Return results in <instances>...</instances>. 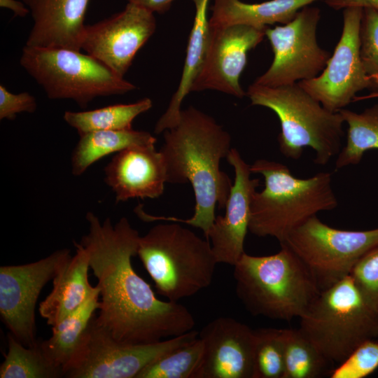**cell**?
<instances>
[{
	"instance_id": "cell-34",
	"label": "cell",
	"mask_w": 378,
	"mask_h": 378,
	"mask_svg": "<svg viewBox=\"0 0 378 378\" xmlns=\"http://www.w3.org/2000/svg\"><path fill=\"white\" fill-rule=\"evenodd\" d=\"M37 104L34 96L27 92L13 94L0 85V120H13L18 113H33Z\"/></svg>"
},
{
	"instance_id": "cell-7",
	"label": "cell",
	"mask_w": 378,
	"mask_h": 378,
	"mask_svg": "<svg viewBox=\"0 0 378 378\" xmlns=\"http://www.w3.org/2000/svg\"><path fill=\"white\" fill-rule=\"evenodd\" d=\"M299 319V330L330 362L378 337V313L350 275L320 292Z\"/></svg>"
},
{
	"instance_id": "cell-4",
	"label": "cell",
	"mask_w": 378,
	"mask_h": 378,
	"mask_svg": "<svg viewBox=\"0 0 378 378\" xmlns=\"http://www.w3.org/2000/svg\"><path fill=\"white\" fill-rule=\"evenodd\" d=\"M275 254L246 252L233 266L236 294L254 316L290 321L300 318L320 293L312 276L286 245Z\"/></svg>"
},
{
	"instance_id": "cell-38",
	"label": "cell",
	"mask_w": 378,
	"mask_h": 378,
	"mask_svg": "<svg viewBox=\"0 0 378 378\" xmlns=\"http://www.w3.org/2000/svg\"><path fill=\"white\" fill-rule=\"evenodd\" d=\"M372 98H378V92H371L370 94L361 97H355L353 102L372 99Z\"/></svg>"
},
{
	"instance_id": "cell-31",
	"label": "cell",
	"mask_w": 378,
	"mask_h": 378,
	"mask_svg": "<svg viewBox=\"0 0 378 378\" xmlns=\"http://www.w3.org/2000/svg\"><path fill=\"white\" fill-rule=\"evenodd\" d=\"M378 369V341L368 340L356 346L336 368L330 378H365Z\"/></svg>"
},
{
	"instance_id": "cell-2",
	"label": "cell",
	"mask_w": 378,
	"mask_h": 378,
	"mask_svg": "<svg viewBox=\"0 0 378 378\" xmlns=\"http://www.w3.org/2000/svg\"><path fill=\"white\" fill-rule=\"evenodd\" d=\"M229 133L210 115L190 106L181 110L178 123L164 132L160 149L167 183H190L195 206L189 218L144 214L145 221L183 223L200 228L206 238L215 218L216 206L225 208L232 183L220 169V160L230 148Z\"/></svg>"
},
{
	"instance_id": "cell-14",
	"label": "cell",
	"mask_w": 378,
	"mask_h": 378,
	"mask_svg": "<svg viewBox=\"0 0 378 378\" xmlns=\"http://www.w3.org/2000/svg\"><path fill=\"white\" fill-rule=\"evenodd\" d=\"M155 28L153 13L128 2L122 11L86 25L81 49L123 78Z\"/></svg>"
},
{
	"instance_id": "cell-8",
	"label": "cell",
	"mask_w": 378,
	"mask_h": 378,
	"mask_svg": "<svg viewBox=\"0 0 378 378\" xmlns=\"http://www.w3.org/2000/svg\"><path fill=\"white\" fill-rule=\"evenodd\" d=\"M20 62L49 99H72L81 108L97 97L122 94L136 88L80 50L25 46Z\"/></svg>"
},
{
	"instance_id": "cell-26",
	"label": "cell",
	"mask_w": 378,
	"mask_h": 378,
	"mask_svg": "<svg viewBox=\"0 0 378 378\" xmlns=\"http://www.w3.org/2000/svg\"><path fill=\"white\" fill-rule=\"evenodd\" d=\"M153 106L149 98L135 103L113 104L85 111H66L64 120L78 133L98 130H130L134 120Z\"/></svg>"
},
{
	"instance_id": "cell-25",
	"label": "cell",
	"mask_w": 378,
	"mask_h": 378,
	"mask_svg": "<svg viewBox=\"0 0 378 378\" xmlns=\"http://www.w3.org/2000/svg\"><path fill=\"white\" fill-rule=\"evenodd\" d=\"M338 112L348 130L346 144L335 162L337 170L358 164L366 151L378 149V104L360 113L345 108Z\"/></svg>"
},
{
	"instance_id": "cell-1",
	"label": "cell",
	"mask_w": 378,
	"mask_h": 378,
	"mask_svg": "<svg viewBox=\"0 0 378 378\" xmlns=\"http://www.w3.org/2000/svg\"><path fill=\"white\" fill-rule=\"evenodd\" d=\"M88 233L80 244L89 257L90 268L99 288L97 323L115 340L129 344L153 343L192 330L195 320L184 305L158 299L150 286L134 271L139 232L128 219L115 225L88 212Z\"/></svg>"
},
{
	"instance_id": "cell-24",
	"label": "cell",
	"mask_w": 378,
	"mask_h": 378,
	"mask_svg": "<svg viewBox=\"0 0 378 378\" xmlns=\"http://www.w3.org/2000/svg\"><path fill=\"white\" fill-rule=\"evenodd\" d=\"M71 164L75 176L83 174L92 164L111 154L136 146L155 145L156 139L146 131L133 129L98 130L79 134Z\"/></svg>"
},
{
	"instance_id": "cell-32",
	"label": "cell",
	"mask_w": 378,
	"mask_h": 378,
	"mask_svg": "<svg viewBox=\"0 0 378 378\" xmlns=\"http://www.w3.org/2000/svg\"><path fill=\"white\" fill-rule=\"evenodd\" d=\"M360 55L370 80L372 92H378V12L363 8L360 30Z\"/></svg>"
},
{
	"instance_id": "cell-23",
	"label": "cell",
	"mask_w": 378,
	"mask_h": 378,
	"mask_svg": "<svg viewBox=\"0 0 378 378\" xmlns=\"http://www.w3.org/2000/svg\"><path fill=\"white\" fill-rule=\"evenodd\" d=\"M99 288L76 311L52 326V335L41 340L42 349L63 377L83 347L90 323L99 307Z\"/></svg>"
},
{
	"instance_id": "cell-9",
	"label": "cell",
	"mask_w": 378,
	"mask_h": 378,
	"mask_svg": "<svg viewBox=\"0 0 378 378\" xmlns=\"http://www.w3.org/2000/svg\"><path fill=\"white\" fill-rule=\"evenodd\" d=\"M281 244L300 258L321 292L350 275L360 259L378 247V227L340 230L316 215L290 232Z\"/></svg>"
},
{
	"instance_id": "cell-18",
	"label": "cell",
	"mask_w": 378,
	"mask_h": 378,
	"mask_svg": "<svg viewBox=\"0 0 378 378\" xmlns=\"http://www.w3.org/2000/svg\"><path fill=\"white\" fill-rule=\"evenodd\" d=\"M104 181L115 194L116 202L157 198L167 183L162 155L155 145L125 148L115 153L105 167Z\"/></svg>"
},
{
	"instance_id": "cell-33",
	"label": "cell",
	"mask_w": 378,
	"mask_h": 378,
	"mask_svg": "<svg viewBox=\"0 0 378 378\" xmlns=\"http://www.w3.org/2000/svg\"><path fill=\"white\" fill-rule=\"evenodd\" d=\"M350 276L369 304L378 313V247L360 259Z\"/></svg>"
},
{
	"instance_id": "cell-22",
	"label": "cell",
	"mask_w": 378,
	"mask_h": 378,
	"mask_svg": "<svg viewBox=\"0 0 378 378\" xmlns=\"http://www.w3.org/2000/svg\"><path fill=\"white\" fill-rule=\"evenodd\" d=\"M195 6V19L186 50L184 66L177 90L164 114L158 120L154 132L160 134L175 126L180 118L181 105L192 87L203 64L209 40L207 17L209 0H192Z\"/></svg>"
},
{
	"instance_id": "cell-3",
	"label": "cell",
	"mask_w": 378,
	"mask_h": 378,
	"mask_svg": "<svg viewBox=\"0 0 378 378\" xmlns=\"http://www.w3.org/2000/svg\"><path fill=\"white\" fill-rule=\"evenodd\" d=\"M250 168L265 180L264 189L256 190L251 202L248 231L255 236L272 237L280 244L311 217L337 206L330 172L299 178L286 165L265 159L255 160Z\"/></svg>"
},
{
	"instance_id": "cell-35",
	"label": "cell",
	"mask_w": 378,
	"mask_h": 378,
	"mask_svg": "<svg viewBox=\"0 0 378 378\" xmlns=\"http://www.w3.org/2000/svg\"><path fill=\"white\" fill-rule=\"evenodd\" d=\"M330 7L339 10L347 7L369 8L378 12V0H325Z\"/></svg>"
},
{
	"instance_id": "cell-36",
	"label": "cell",
	"mask_w": 378,
	"mask_h": 378,
	"mask_svg": "<svg viewBox=\"0 0 378 378\" xmlns=\"http://www.w3.org/2000/svg\"><path fill=\"white\" fill-rule=\"evenodd\" d=\"M174 0H127L152 13L162 14L167 11Z\"/></svg>"
},
{
	"instance_id": "cell-16",
	"label": "cell",
	"mask_w": 378,
	"mask_h": 378,
	"mask_svg": "<svg viewBox=\"0 0 378 378\" xmlns=\"http://www.w3.org/2000/svg\"><path fill=\"white\" fill-rule=\"evenodd\" d=\"M201 360L192 378H253L255 330L231 317H218L204 326Z\"/></svg>"
},
{
	"instance_id": "cell-30",
	"label": "cell",
	"mask_w": 378,
	"mask_h": 378,
	"mask_svg": "<svg viewBox=\"0 0 378 378\" xmlns=\"http://www.w3.org/2000/svg\"><path fill=\"white\" fill-rule=\"evenodd\" d=\"M253 378H283L284 372L283 329L255 330Z\"/></svg>"
},
{
	"instance_id": "cell-19",
	"label": "cell",
	"mask_w": 378,
	"mask_h": 378,
	"mask_svg": "<svg viewBox=\"0 0 378 378\" xmlns=\"http://www.w3.org/2000/svg\"><path fill=\"white\" fill-rule=\"evenodd\" d=\"M89 0H36L26 46L81 50Z\"/></svg>"
},
{
	"instance_id": "cell-15",
	"label": "cell",
	"mask_w": 378,
	"mask_h": 378,
	"mask_svg": "<svg viewBox=\"0 0 378 378\" xmlns=\"http://www.w3.org/2000/svg\"><path fill=\"white\" fill-rule=\"evenodd\" d=\"M266 29L244 24L210 27L206 56L192 91L215 90L238 98L246 95L239 78L247 52L263 40Z\"/></svg>"
},
{
	"instance_id": "cell-39",
	"label": "cell",
	"mask_w": 378,
	"mask_h": 378,
	"mask_svg": "<svg viewBox=\"0 0 378 378\" xmlns=\"http://www.w3.org/2000/svg\"><path fill=\"white\" fill-rule=\"evenodd\" d=\"M36 0H23V1L30 8Z\"/></svg>"
},
{
	"instance_id": "cell-29",
	"label": "cell",
	"mask_w": 378,
	"mask_h": 378,
	"mask_svg": "<svg viewBox=\"0 0 378 378\" xmlns=\"http://www.w3.org/2000/svg\"><path fill=\"white\" fill-rule=\"evenodd\" d=\"M202 352L203 343L198 336L148 365L136 378H192Z\"/></svg>"
},
{
	"instance_id": "cell-27",
	"label": "cell",
	"mask_w": 378,
	"mask_h": 378,
	"mask_svg": "<svg viewBox=\"0 0 378 378\" xmlns=\"http://www.w3.org/2000/svg\"><path fill=\"white\" fill-rule=\"evenodd\" d=\"M8 351L0 366L1 378H59L62 372L46 356L41 340L26 346L10 332L7 336Z\"/></svg>"
},
{
	"instance_id": "cell-37",
	"label": "cell",
	"mask_w": 378,
	"mask_h": 378,
	"mask_svg": "<svg viewBox=\"0 0 378 378\" xmlns=\"http://www.w3.org/2000/svg\"><path fill=\"white\" fill-rule=\"evenodd\" d=\"M0 6L12 10L15 16L24 17L29 13L24 4L17 0H0Z\"/></svg>"
},
{
	"instance_id": "cell-13",
	"label": "cell",
	"mask_w": 378,
	"mask_h": 378,
	"mask_svg": "<svg viewBox=\"0 0 378 378\" xmlns=\"http://www.w3.org/2000/svg\"><path fill=\"white\" fill-rule=\"evenodd\" d=\"M363 12L360 7L344 8L342 33L325 69L319 76L298 82L323 107L332 112L344 108L358 92L372 87L360 55Z\"/></svg>"
},
{
	"instance_id": "cell-21",
	"label": "cell",
	"mask_w": 378,
	"mask_h": 378,
	"mask_svg": "<svg viewBox=\"0 0 378 378\" xmlns=\"http://www.w3.org/2000/svg\"><path fill=\"white\" fill-rule=\"evenodd\" d=\"M316 0H270L247 4L240 0H214L212 15L209 19L211 28L244 24L258 29L267 25L290 22L304 7Z\"/></svg>"
},
{
	"instance_id": "cell-5",
	"label": "cell",
	"mask_w": 378,
	"mask_h": 378,
	"mask_svg": "<svg viewBox=\"0 0 378 378\" xmlns=\"http://www.w3.org/2000/svg\"><path fill=\"white\" fill-rule=\"evenodd\" d=\"M251 105L273 111L279 119L281 132L277 140L286 158L298 160L305 147L315 151L314 162L327 164L342 148L344 120L304 90L298 83L266 87L255 83L246 92Z\"/></svg>"
},
{
	"instance_id": "cell-11",
	"label": "cell",
	"mask_w": 378,
	"mask_h": 378,
	"mask_svg": "<svg viewBox=\"0 0 378 378\" xmlns=\"http://www.w3.org/2000/svg\"><path fill=\"white\" fill-rule=\"evenodd\" d=\"M319 20V8L307 6L288 23L267 27L265 36L272 46L274 59L253 83L274 88L318 76L331 57L316 41Z\"/></svg>"
},
{
	"instance_id": "cell-10",
	"label": "cell",
	"mask_w": 378,
	"mask_h": 378,
	"mask_svg": "<svg viewBox=\"0 0 378 378\" xmlns=\"http://www.w3.org/2000/svg\"><path fill=\"white\" fill-rule=\"evenodd\" d=\"M199 336L192 330L153 343L118 342L91 321L85 344L65 374L68 378H136L148 365Z\"/></svg>"
},
{
	"instance_id": "cell-6",
	"label": "cell",
	"mask_w": 378,
	"mask_h": 378,
	"mask_svg": "<svg viewBox=\"0 0 378 378\" xmlns=\"http://www.w3.org/2000/svg\"><path fill=\"white\" fill-rule=\"evenodd\" d=\"M152 227L137 250L157 293L178 302L209 287L218 264L209 240L176 222Z\"/></svg>"
},
{
	"instance_id": "cell-12",
	"label": "cell",
	"mask_w": 378,
	"mask_h": 378,
	"mask_svg": "<svg viewBox=\"0 0 378 378\" xmlns=\"http://www.w3.org/2000/svg\"><path fill=\"white\" fill-rule=\"evenodd\" d=\"M69 249L38 261L0 267V315L9 332L26 346L36 337L35 308L41 291L71 257Z\"/></svg>"
},
{
	"instance_id": "cell-28",
	"label": "cell",
	"mask_w": 378,
	"mask_h": 378,
	"mask_svg": "<svg viewBox=\"0 0 378 378\" xmlns=\"http://www.w3.org/2000/svg\"><path fill=\"white\" fill-rule=\"evenodd\" d=\"M284 372L283 378H318L330 363L298 329H283Z\"/></svg>"
},
{
	"instance_id": "cell-20",
	"label": "cell",
	"mask_w": 378,
	"mask_h": 378,
	"mask_svg": "<svg viewBox=\"0 0 378 378\" xmlns=\"http://www.w3.org/2000/svg\"><path fill=\"white\" fill-rule=\"evenodd\" d=\"M74 244L76 254L60 267L52 279V290L39 304L40 315L51 326L76 311L99 290L89 282L88 252L80 243Z\"/></svg>"
},
{
	"instance_id": "cell-17",
	"label": "cell",
	"mask_w": 378,
	"mask_h": 378,
	"mask_svg": "<svg viewBox=\"0 0 378 378\" xmlns=\"http://www.w3.org/2000/svg\"><path fill=\"white\" fill-rule=\"evenodd\" d=\"M234 170V181L230 190L223 216H216L206 239L218 263L234 266L245 253L244 241L248 230L251 202L260 185L258 178H251L250 165L236 148L226 157Z\"/></svg>"
}]
</instances>
